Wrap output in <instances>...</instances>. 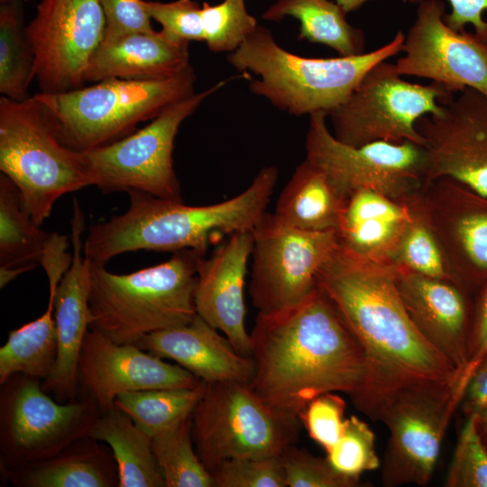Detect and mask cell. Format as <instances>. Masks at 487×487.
<instances>
[{
	"instance_id": "1",
	"label": "cell",
	"mask_w": 487,
	"mask_h": 487,
	"mask_svg": "<svg viewBox=\"0 0 487 487\" xmlns=\"http://www.w3.org/2000/svg\"><path fill=\"white\" fill-rule=\"evenodd\" d=\"M317 286L362 345L369 367L354 405L371 418L396 390L426 380L456 383L460 372L418 332L400 297L395 266L353 255L338 245L320 268Z\"/></svg>"
},
{
	"instance_id": "2",
	"label": "cell",
	"mask_w": 487,
	"mask_h": 487,
	"mask_svg": "<svg viewBox=\"0 0 487 487\" xmlns=\"http://www.w3.org/2000/svg\"><path fill=\"white\" fill-rule=\"evenodd\" d=\"M253 389L272 406L299 415L317 396L365 387L364 350L341 313L318 287L300 304L274 315L257 314L250 333Z\"/></svg>"
},
{
	"instance_id": "3",
	"label": "cell",
	"mask_w": 487,
	"mask_h": 487,
	"mask_svg": "<svg viewBox=\"0 0 487 487\" xmlns=\"http://www.w3.org/2000/svg\"><path fill=\"white\" fill-rule=\"evenodd\" d=\"M278 177L275 166H265L240 194L207 206L131 191L124 213L88 228L83 254L91 262L106 265L118 254L138 250L206 253L225 236L253 229L266 213Z\"/></svg>"
},
{
	"instance_id": "4",
	"label": "cell",
	"mask_w": 487,
	"mask_h": 487,
	"mask_svg": "<svg viewBox=\"0 0 487 487\" xmlns=\"http://www.w3.org/2000/svg\"><path fill=\"white\" fill-rule=\"evenodd\" d=\"M405 34L372 51L354 56L308 58L292 53L275 41L272 32L258 25L227 62L237 71L258 78L250 91L268 99L278 109L296 116L331 111L345 103L365 74L376 64L402 50Z\"/></svg>"
},
{
	"instance_id": "5",
	"label": "cell",
	"mask_w": 487,
	"mask_h": 487,
	"mask_svg": "<svg viewBox=\"0 0 487 487\" xmlns=\"http://www.w3.org/2000/svg\"><path fill=\"white\" fill-rule=\"evenodd\" d=\"M205 253L182 250L160 264L116 274L90 262L89 329L117 344L189 323L197 315L198 261Z\"/></svg>"
},
{
	"instance_id": "6",
	"label": "cell",
	"mask_w": 487,
	"mask_h": 487,
	"mask_svg": "<svg viewBox=\"0 0 487 487\" xmlns=\"http://www.w3.org/2000/svg\"><path fill=\"white\" fill-rule=\"evenodd\" d=\"M0 170L38 225L60 197L91 186L82 152L60 141L52 115L34 95L0 98Z\"/></svg>"
},
{
	"instance_id": "7",
	"label": "cell",
	"mask_w": 487,
	"mask_h": 487,
	"mask_svg": "<svg viewBox=\"0 0 487 487\" xmlns=\"http://www.w3.org/2000/svg\"><path fill=\"white\" fill-rule=\"evenodd\" d=\"M191 65L163 79L108 78L89 87L34 96L52 115L60 141L77 152L115 142L152 121L173 103L195 93Z\"/></svg>"
},
{
	"instance_id": "8",
	"label": "cell",
	"mask_w": 487,
	"mask_h": 487,
	"mask_svg": "<svg viewBox=\"0 0 487 487\" xmlns=\"http://www.w3.org/2000/svg\"><path fill=\"white\" fill-rule=\"evenodd\" d=\"M191 418L196 452L209 473L228 459L279 457L298 443L302 426L241 381L207 383Z\"/></svg>"
},
{
	"instance_id": "9",
	"label": "cell",
	"mask_w": 487,
	"mask_h": 487,
	"mask_svg": "<svg viewBox=\"0 0 487 487\" xmlns=\"http://www.w3.org/2000/svg\"><path fill=\"white\" fill-rule=\"evenodd\" d=\"M461 400L456 383L426 380L396 390L377 405L370 418L390 432L381 463L384 486L429 482Z\"/></svg>"
},
{
	"instance_id": "10",
	"label": "cell",
	"mask_w": 487,
	"mask_h": 487,
	"mask_svg": "<svg viewBox=\"0 0 487 487\" xmlns=\"http://www.w3.org/2000/svg\"><path fill=\"white\" fill-rule=\"evenodd\" d=\"M226 81L179 100L146 126L108 144L82 152L91 181L102 192L140 191L182 202L173 168L175 137L182 122Z\"/></svg>"
},
{
	"instance_id": "11",
	"label": "cell",
	"mask_w": 487,
	"mask_h": 487,
	"mask_svg": "<svg viewBox=\"0 0 487 487\" xmlns=\"http://www.w3.org/2000/svg\"><path fill=\"white\" fill-rule=\"evenodd\" d=\"M395 64L383 60L373 66L341 106L328 114L334 136L359 147L375 142H412L425 147L416 122L442 111L443 99L455 93L433 82L407 81Z\"/></svg>"
},
{
	"instance_id": "12",
	"label": "cell",
	"mask_w": 487,
	"mask_h": 487,
	"mask_svg": "<svg viewBox=\"0 0 487 487\" xmlns=\"http://www.w3.org/2000/svg\"><path fill=\"white\" fill-rule=\"evenodd\" d=\"M0 385V467L57 455L89 436L101 414L92 398L59 402L42 389L41 380L25 374H14Z\"/></svg>"
},
{
	"instance_id": "13",
	"label": "cell",
	"mask_w": 487,
	"mask_h": 487,
	"mask_svg": "<svg viewBox=\"0 0 487 487\" xmlns=\"http://www.w3.org/2000/svg\"><path fill=\"white\" fill-rule=\"evenodd\" d=\"M324 111L309 115L306 159L319 167L346 198L371 189L396 200H406L425 185L427 152L412 142H375L354 147L338 141Z\"/></svg>"
},
{
	"instance_id": "14",
	"label": "cell",
	"mask_w": 487,
	"mask_h": 487,
	"mask_svg": "<svg viewBox=\"0 0 487 487\" xmlns=\"http://www.w3.org/2000/svg\"><path fill=\"white\" fill-rule=\"evenodd\" d=\"M249 294L261 315L296 307L317 288L320 268L336 249L335 231L309 232L265 213L253 229Z\"/></svg>"
},
{
	"instance_id": "15",
	"label": "cell",
	"mask_w": 487,
	"mask_h": 487,
	"mask_svg": "<svg viewBox=\"0 0 487 487\" xmlns=\"http://www.w3.org/2000/svg\"><path fill=\"white\" fill-rule=\"evenodd\" d=\"M105 31L99 0H41L35 18L26 27L40 92L82 87Z\"/></svg>"
},
{
	"instance_id": "16",
	"label": "cell",
	"mask_w": 487,
	"mask_h": 487,
	"mask_svg": "<svg viewBox=\"0 0 487 487\" xmlns=\"http://www.w3.org/2000/svg\"><path fill=\"white\" fill-rule=\"evenodd\" d=\"M414 23L395 63L401 76L431 79L454 93L465 87L487 95V35L455 31L444 20L441 0L418 2Z\"/></svg>"
},
{
	"instance_id": "17",
	"label": "cell",
	"mask_w": 487,
	"mask_h": 487,
	"mask_svg": "<svg viewBox=\"0 0 487 487\" xmlns=\"http://www.w3.org/2000/svg\"><path fill=\"white\" fill-rule=\"evenodd\" d=\"M416 128L425 142V185L449 178L487 198V95L465 87L440 102Z\"/></svg>"
},
{
	"instance_id": "18",
	"label": "cell",
	"mask_w": 487,
	"mask_h": 487,
	"mask_svg": "<svg viewBox=\"0 0 487 487\" xmlns=\"http://www.w3.org/2000/svg\"><path fill=\"white\" fill-rule=\"evenodd\" d=\"M200 381L137 345L117 344L91 329L85 335L78 360L79 392L92 398L101 413L113 409L123 392L193 388Z\"/></svg>"
},
{
	"instance_id": "19",
	"label": "cell",
	"mask_w": 487,
	"mask_h": 487,
	"mask_svg": "<svg viewBox=\"0 0 487 487\" xmlns=\"http://www.w3.org/2000/svg\"><path fill=\"white\" fill-rule=\"evenodd\" d=\"M429 222L454 281L466 292L487 282V198L449 178L422 189Z\"/></svg>"
},
{
	"instance_id": "20",
	"label": "cell",
	"mask_w": 487,
	"mask_h": 487,
	"mask_svg": "<svg viewBox=\"0 0 487 487\" xmlns=\"http://www.w3.org/2000/svg\"><path fill=\"white\" fill-rule=\"evenodd\" d=\"M253 248V230L228 236L209 257L198 259L195 289L197 314L246 357H252V344L245 327L244 287Z\"/></svg>"
},
{
	"instance_id": "21",
	"label": "cell",
	"mask_w": 487,
	"mask_h": 487,
	"mask_svg": "<svg viewBox=\"0 0 487 487\" xmlns=\"http://www.w3.org/2000/svg\"><path fill=\"white\" fill-rule=\"evenodd\" d=\"M84 225V214L74 199L70 235L73 259L54 297L58 356L51 373L41 381L42 389L61 403L78 397V360L90 325V261L83 254Z\"/></svg>"
},
{
	"instance_id": "22",
	"label": "cell",
	"mask_w": 487,
	"mask_h": 487,
	"mask_svg": "<svg viewBox=\"0 0 487 487\" xmlns=\"http://www.w3.org/2000/svg\"><path fill=\"white\" fill-rule=\"evenodd\" d=\"M395 280L416 328L461 375L469 360L472 310L467 292L454 281L397 266Z\"/></svg>"
},
{
	"instance_id": "23",
	"label": "cell",
	"mask_w": 487,
	"mask_h": 487,
	"mask_svg": "<svg viewBox=\"0 0 487 487\" xmlns=\"http://www.w3.org/2000/svg\"><path fill=\"white\" fill-rule=\"evenodd\" d=\"M140 348L175 361L207 383L251 382L254 361L240 354L227 337L198 314L188 324L144 335Z\"/></svg>"
},
{
	"instance_id": "24",
	"label": "cell",
	"mask_w": 487,
	"mask_h": 487,
	"mask_svg": "<svg viewBox=\"0 0 487 487\" xmlns=\"http://www.w3.org/2000/svg\"><path fill=\"white\" fill-rule=\"evenodd\" d=\"M409 219L408 199L356 190L345 198L335 230L338 246L368 261L392 263Z\"/></svg>"
},
{
	"instance_id": "25",
	"label": "cell",
	"mask_w": 487,
	"mask_h": 487,
	"mask_svg": "<svg viewBox=\"0 0 487 487\" xmlns=\"http://www.w3.org/2000/svg\"><path fill=\"white\" fill-rule=\"evenodd\" d=\"M188 44L171 40L161 31L104 39L89 60L86 82L108 78L154 80L176 76L190 66Z\"/></svg>"
},
{
	"instance_id": "26",
	"label": "cell",
	"mask_w": 487,
	"mask_h": 487,
	"mask_svg": "<svg viewBox=\"0 0 487 487\" xmlns=\"http://www.w3.org/2000/svg\"><path fill=\"white\" fill-rule=\"evenodd\" d=\"M16 487H116L118 470L110 449L85 436L49 458L14 467H0Z\"/></svg>"
},
{
	"instance_id": "27",
	"label": "cell",
	"mask_w": 487,
	"mask_h": 487,
	"mask_svg": "<svg viewBox=\"0 0 487 487\" xmlns=\"http://www.w3.org/2000/svg\"><path fill=\"white\" fill-rule=\"evenodd\" d=\"M345 200L326 174L305 158L281 190L273 216L296 229L335 231Z\"/></svg>"
},
{
	"instance_id": "28",
	"label": "cell",
	"mask_w": 487,
	"mask_h": 487,
	"mask_svg": "<svg viewBox=\"0 0 487 487\" xmlns=\"http://www.w3.org/2000/svg\"><path fill=\"white\" fill-rule=\"evenodd\" d=\"M52 233L43 231L27 211L19 189L0 175V286L41 264Z\"/></svg>"
},
{
	"instance_id": "29",
	"label": "cell",
	"mask_w": 487,
	"mask_h": 487,
	"mask_svg": "<svg viewBox=\"0 0 487 487\" xmlns=\"http://www.w3.org/2000/svg\"><path fill=\"white\" fill-rule=\"evenodd\" d=\"M89 436L106 443L118 470L119 487H165L151 437L114 407L96 419Z\"/></svg>"
},
{
	"instance_id": "30",
	"label": "cell",
	"mask_w": 487,
	"mask_h": 487,
	"mask_svg": "<svg viewBox=\"0 0 487 487\" xmlns=\"http://www.w3.org/2000/svg\"><path fill=\"white\" fill-rule=\"evenodd\" d=\"M346 14L331 0H275L262 18L278 22L292 17L299 22V40L324 44L339 56L363 54L365 34L347 22Z\"/></svg>"
},
{
	"instance_id": "31",
	"label": "cell",
	"mask_w": 487,
	"mask_h": 487,
	"mask_svg": "<svg viewBox=\"0 0 487 487\" xmlns=\"http://www.w3.org/2000/svg\"><path fill=\"white\" fill-rule=\"evenodd\" d=\"M58 348L54 299H48L41 316L9 332L0 348V384L17 373L42 381L54 368Z\"/></svg>"
},
{
	"instance_id": "32",
	"label": "cell",
	"mask_w": 487,
	"mask_h": 487,
	"mask_svg": "<svg viewBox=\"0 0 487 487\" xmlns=\"http://www.w3.org/2000/svg\"><path fill=\"white\" fill-rule=\"evenodd\" d=\"M207 388L200 381L193 388L152 389L123 392L115 407L128 415L150 437L189 418Z\"/></svg>"
},
{
	"instance_id": "33",
	"label": "cell",
	"mask_w": 487,
	"mask_h": 487,
	"mask_svg": "<svg viewBox=\"0 0 487 487\" xmlns=\"http://www.w3.org/2000/svg\"><path fill=\"white\" fill-rule=\"evenodd\" d=\"M36 78L34 54L23 24L19 0L1 3L0 92L14 100L28 97V87Z\"/></svg>"
},
{
	"instance_id": "34",
	"label": "cell",
	"mask_w": 487,
	"mask_h": 487,
	"mask_svg": "<svg viewBox=\"0 0 487 487\" xmlns=\"http://www.w3.org/2000/svg\"><path fill=\"white\" fill-rule=\"evenodd\" d=\"M422 189L408 198L410 219L392 264L428 277L454 281L446 255L425 210Z\"/></svg>"
},
{
	"instance_id": "35",
	"label": "cell",
	"mask_w": 487,
	"mask_h": 487,
	"mask_svg": "<svg viewBox=\"0 0 487 487\" xmlns=\"http://www.w3.org/2000/svg\"><path fill=\"white\" fill-rule=\"evenodd\" d=\"M191 416L151 437L165 487H214L210 473L196 452Z\"/></svg>"
},
{
	"instance_id": "36",
	"label": "cell",
	"mask_w": 487,
	"mask_h": 487,
	"mask_svg": "<svg viewBox=\"0 0 487 487\" xmlns=\"http://www.w3.org/2000/svg\"><path fill=\"white\" fill-rule=\"evenodd\" d=\"M202 20L205 42L214 52L236 51L258 26L245 0H223L214 5L204 2Z\"/></svg>"
},
{
	"instance_id": "37",
	"label": "cell",
	"mask_w": 487,
	"mask_h": 487,
	"mask_svg": "<svg viewBox=\"0 0 487 487\" xmlns=\"http://www.w3.org/2000/svg\"><path fill=\"white\" fill-rule=\"evenodd\" d=\"M326 457L335 470L354 479L381 467L374 433L354 415L345 418L342 434Z\"/></svg>"
},
{
	"instance_id": "38",
	"label": "cell",
	"mask_w": 487,
	"mask_h": 487,
	"mask_svg": "<svg viewBox=\"0 0 487 487\" xmlns=\"http://www.w3.org/2000/svg\"><path fill=\"white\" fill-rule=\"evenodd\" d=\"M445 485L487 487V447L476 427V414L466 417L460 432Z\"/></svg>"
},
{
	"instance_id": "39",
	"label": "cell",
	"mask_w": 487,
	"mask_h": 487,
	"mask_svg": "<svg viewBox=\"0 0 487 487\" xmlns=\"http://www.w3.org/2000/svg\"><path fill=\"white\" fill-rule=\"evenodd\" d=\"M287 487H359L360 479L341 474L326 457L292 445L279 456Z\"/></svg>"
},
{
	"instance_id": "40",
	"label": "cell",
	"mask_w": 487,
	"mask_h": 487,
	"mask_svg": "<svg viewBox=\"0 0 487 487\" xmlns=\"http://www.w3.org/2000/svg\"><path fill=\"white\" fill-rule=\"evenodd\" d=\"M210 473L214 487H287L279 457L228 459Z\"/></svg>"
},
{
	"instance_id": "41",
	"label": "cell",
	"mask_w": 487,
	"mask_h": 487,
	"mask_svg": "<svg viewBox=\"0 0 487 487\" xmlns=\"http://www.w3.org/2000/svg\"><path fill=\"white\" fill-rule=\"evenodd\" d=\"M345 400L336 392L312 400L299 415L309 437L327 453L338 441L345 424Z\"/></svg>"
},
{
	"instance_id": "42",
	"label": "cell",
	"mask_w": 487,
	"mask_h": 487,
	"mask_svg": "<svg viewBox=\"0 0 487 487\" xmlns=\"http://www.w3.org/2000/svg\"><path fill=\"white\" fill-rule=\"evenodd\" d=\"M152 19L161 25V32L179 41H205L202 6L194 0L169 3L145 1Z\"/></svg>"
},
{
	"instance_id": "43",
	"label": "cell",
	"mask_w": 487,
	"mask_h": 487,
	"mask_svg": "<svg viewBox=\"0 0 487 487\" xmlns=\"http://www.w3.org/2000/svg\"><path fill=\"white\" fill-rule=\"evenodd\" d=\"M106 18L104 39L133 32H152L151 16L143 0H99Z\"/></svg>"
},
{
	"instance_id": "44",
	"label": "cell",
	"mask_w": 487,
	"mask_h": 487,
	"mask_svg": "<svg viewBox=\"0 0 487 487\" xmlns=\"http://www.w3.org/2000/svg\"><path fill=\"white\" fill-rule=\"evenodd\" d=\"M485 358H487V282L482 288L472 310L469 360L456 383L457 390L462 395L472 374Z\"/></svg>"
},
{
	"instance_id": "45",
	"label": "cell",
	"mask_w": 487,
	"mask_h": 487,
	"mask_svg": "<svg viewBox=\"0 0 487 487\" xmlns=\"http://www.w3.org/2000/svg\"><path fill=\"white\" fill-rule=\"evenodd\" d=\"M448 2L451 13L444 15L447 25L455 31H462L466 24H472L474 32L487 35V21L482 19V13L487 10V0H448Z\"/></svg>"
},
{
	"instance_id": "46",
	"label": "cell",
	"mask_w": 487,
	"mask_h": 487,
	"mask_svg": "<svg viewBox=\"0 0 487 487\" xmlns=\"http://www.w3.org/2000/svg\"><path fill=\"white\" fill-rule=\"evenodd\" d=\"M461 404L466 417L478 414L487 406V358L478 365L469 379Z\"/></svg>"
},
{
	"instance_id": "47",
	"label": "cell",
	"mask_w": 487,
	"mask_h": 487,
	"mask_svg": "<svg viewBox=\"0 0 487 487\" xmlns=\"http://www.w3.org/2000/svg\"><path fill=\"white\" fill-rule=\"evenodd\" d=\"M476 427L482 441L487 447V406L476 414Z\"/></svg>"
},
{
	"instance_id": "48",
	"label": "cell",
	"mask_w": 487,
	"mask_h": 487,
	"mask_svg": "<svg viewBox=\"0 0 487 487\" xmlns=\"http://www.w3.org/2000/svg\"><path fill=\"white\" fill-rule=\"evenodd\" d=\"M368 1L370 0H335L346 14L358 10Z\"/></svg>"
},
{
	"instance_id": "49",
	"label": "cell",
	"mask_w": 487,
	"mask_h": 487,
	"mask_svg": "<svg viewBox=\"0 0 487 487\" xmlns=\"http://www.w3.org/2000/svg\"><path fill=\"white\" fill-rule=\"evenodd\" d=\"M8 1H11V0H1V3H5V2H8Z\"/></svg>"
}]
</instances>
